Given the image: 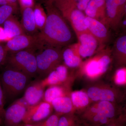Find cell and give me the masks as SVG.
Here are the masks:
<instances>
[{"instance_id":"1","label":"cell","mask_w":126,"mask_h":126,"mask_svg":"<svg viewBox=\"0 0 126 126\" xmlns=\"http://www.w3.org/2000/svg\"><path fill=\"white\" fill-rule=\"evenodd\" d=\"M47 18L43 31L38 35L43 46L61 48L70 44L73 36L65 18L54 4L52 0L45 2Z\"/></svg>"},{"instance_id":"2","label":"cell","mask_w":126,"mask_h":126,"mask_svg":"<svg viewBox=\"0 0 126 126\" xmlns=\"http://www.w3.org/2000/svg\"><path fill=\"white\" fill-rule=\"evenodd\" d=\"M31 78L24 73L6 65L0 75L6 103L14 101L24 92Z\"/></svg>"},{"instance_id":"3","label":"cell","mask_w":126,"mask_h":126,"mask_svg":"<svg viewBox=\"0 0 126 126\" xmlns=\"http://www.w3.org/2000/svg\"><path fill=\"white\" fill-rule=\"evenodd\" d=\"M5 64L31 78L38 75L36 55L33 50H24L8 54Z\"/></svg>"},{"instance_id":"4","label":"cell","mask_w":126,"mask_h":126,"mask_svg":"<svg viewBox=\"0 0 126 126\" xmlns=\"http://www.w3.org/2000/svg\"><path fill=\"white\" fill-rule=\"evenodd\" d=\"M35 54L38 75L41 78L47 77L50 73L59 65L63 58V52L60 48L43 46Z\"/></svg>"},{"instance_id":"5","label":"cell","mask_w":126,"mask_h":126,"mask_svg":"<svg viewBox=\"0 0 126 126\" xmlns=\"http://www.w3.org/2000/svg\"><path fill=\"white\" fill-rule=\"evenodd\" d=\"M106 24L114 30L121 27L126 9V0H106Z\"/></svg>"},{"instance_id":"6","label":"cell","mask_w":126,"mask_h":126,"mask_svg":"<svg viewBox=\"0 0 126 126\" xmlns=\"http://www.w3.org/2000/svg\"><path fill=\"white\" fill-rule=\"evenodd\" d=\"M55 6L63 17L70 22L77 36L89 32L84 23L86 16L82 11L75 6L68 5L58 4Z\"/></svg>"},{"instance_id":"7","label":"cell","mask_w":126,"mask_h":126,"mask_svg":"<svg viewBox=\"0 0 126 126\" xmlns=\"http://www.w3.org/2000/svg\"><path fill=\"white\" fill-rule=\"evenodd\" d=\"M29 106L23 98L13 102L5 109L2 126H19L23 123Z\"/></svg>"},{"instance_id":"8","label":"cell","mask_w":126,"mask_h":126,"mask_svg":"<svg viewBox=\"0 0 126 126\" xmlns=\"http://www.w3.org/2000/svg\"><path fill=\"white\" fill-rule=\"evenodd\" d=\"M89 97L93 101H107L118 104L126 100V94L116 88H104L93 87L88 89Z\"/></svg>"},{"instance_id":"9","label":"cell","mask_w":126,"mask_h":126,"mask_svg":"<svg viewBox=\"0 0 126 126\" xmlns=\"http://www.w3.org/2000/svg\"><path fill=\"white\" fill-rule=\"evenodd\" d=\"M5 46L8 53H11L24 50H31L34 51L36 49L40 48L43 46L38 36H31L24 34L10 39L7 41Z\"/></svg>"},{"instance_id":"10","label":"cell","mask_w":126,"mask_h":126,"mask_svg":"<svg viewBox=\"0 0 126 126\" xmlns=\"http://www.w3.org/2000/svg\"><path fill=\"white\" fill-rule=\"evenodd\" d=\"M52 107L51 104L44 101L28 107L23 122L33 124L45 120L50 116Z\"/></svg>"},{"instance_id":"11","label":"cell","mask_w":126,"mask_h":126,"mask_svg":"<svg viewBox=\"0 0 126 126\" xmlns=\"http://www.w3.org/2000/svg\"><path fill=\"white\" fill-rule=\"evenodd\" d=\"M79 43L75 44L79 56L86 58L92 56L97 47L98 41L89 32L77 35Z\"/></svg>"},{"instance_id":"12","label":"cell","mask_w":126,"mask_h":126,"mask_svg":"<svg viewBox=\"0 0 126 126\" xmlns=\"http://www.w3.org/2000/svg\"><path fill=\"white\" fill-rule=\"evenodd\" d=\"M84 23L88 31L98 43H103L107 40L108 38V31L103 23L96 19L86 16Z\"/></svg>"},{"instance_id":"13","label":"cell","mask_w":126,"mask_h":126,"mask_svg":"<svg viewBox=\"0 0 126 126\" xmlns=\"http://www.w3.org/2000/svg\"><path fill=\"white\" fill-rule=\"evenodd\" d=\"M106 0H91L85 13L86 16L94 18L106 24Z\"/></svg>"},{"instance_id":"14","label":"cell","mask_w":126,"mask_h":126,"mask_svg":"<svg viewBox=\"0 0 126 126\" xmlns=\"http://www.w3.org/2000/svg\"><path fill=\"white\" fill-rule=\"evenodd\" d=\"M44 88L40 82L31 84L25 90L23 98L29 107L34 106L40 102L44 97Z\"/></svg>"},{"instance_id":"15","label":"cell","mask_w":126,"mask_h":126,"mask_svg":"<svg viewBox=\"0 0 126 126\" xmlns=\"http://www.w3.org/2000/svg\"><path fill=\"white\" fill-rule=\"evenodd\" d=\"M21 24L26 34L37 36L39 32L34 18L33 8L28 7L21 10Z\"/></svg>"},{"instance_id":"16","label":"cell","mask_w":126,"mask_h":126,"mask_svg":"<svg viewBox=\"0 0 126 126\" xmlns=\"http://www.w3.org/2000/svg\"><path fill=\"white\" fill-rule=\"evenodd\" d=\"M112 53L117 66L121 67L126 65V32L117 39Z\"/></svg>"},{"instance_id":"17","label":"cell","mask_w":126,"mask_h":126,"mask_svg":"<svg viewBox=\"0 0 126 126\" xmlns=\"http://www.w3.org/2000/svg\"><path fill=\"white\" fill-rule=\"evenodd\" d=\"M67 68L63 65H59L40 82L44 87L48 86H53L64 81L67 76Z\"/></svg>"},{"instance_id":"18","label":"cell","mask_w":126,"mask_h":126,"mask_svg":"<svg viewBox=\"0 0 126 126\" xmlns=\"http://www.w3.org/2000/svg\"><path fill=\"white\" fill-rule=\"evenodd\" d=\"M110 63L107 56H102L98 60H93L89 62L86 67L87 74L91 77L97 76L105 73Z\"/></svg>"},{"instance_id":"19","label":"cell","mask_w":126,"mask_h":126,"mask_svg":"<svg viewBox=\"0 0 126 126\" xmlns=\"http://www.w3.org/2000/svg\"><path fill=\"white\" fill-rule=\"evenodd\" d=\"M3 25L4 31L10 39L15 36L26 34L21 23L13 15L5 21Z\"/></svg>"},{"instance_id":"20","label":"cell","mask_w":126,"mask_h":126,"mask_svg":"<svg viewBox=\"0 0 126 126\" xmlns=\"http://www.w3.org/2000/svg\"><path fill=\"white\" fill-rule=\"evenodd\" d=\"M79 56L75 45L69 46L63 52L64 61L69 67H76L79 65L81 63Z\"/></svg>"},{"instance_id":"21","label":"cell","mask_w":126,"mask_h":126,"mask_svg":"<svg viewBox=\"0 0 126 126\" xmlns=\"http://www.w3.org/2000/svg\"><path fill=\"white\" fill-rule=\"evenodd\" d=\"M51 104L57 113L59 115L72 112L73 104L71 98L69 97H59L54 99Z\"/></svg>"},{"instance_id":"22","label":"cell","mask_w":126,"mask_h":126,"mask_svg":"<svg viewBox=\"0 0 126 126\" xmlns=\"http://www.w3.org/2000/svg\"><path fill=\"white\" fill-rule=\"evenodd\" d=\"M34 18L36 26L40 32L43 31L45 26L47 16L46 12L40 4H36L33 7Z\"/></svg>"},{"instance_id":"23","label":"cell","mask_w":126,"mask_h":126,"mask_svg":"<svg viewBox=\"0 0 126 126\" xmlns=\"http://www.w3.org/2000/svg\"><path fill=\"white\" fill-rule=\"evenodd\" d=\"M71 99L73 105L78 108L84 107L89 103L87 94L82 91H75L72 93Z\"/></svg>"},{"instance_id":"24","label":"cell","mask_w":126,"mask_h":126,"mask_svg":"<svg viewBox=\"0 0 126 126\" xmlns=\"http://www.w3.org/2000/svg\"><path fill=\"white\" fill-rule=\"evenodd\" d=\"M63 92L61 88L52 86L46 90L43 98L44 101L51 104L54 99L59 97L63 96Z\"/></svg>"},{"instance_id":"25","label":"cell","mask_w":126,"mask_h":126,"mask_svg":"<svg viewBox=\"0 0 126 126\" xmlns=\"http://www.w3.org/2000/svg\"><path fill=\"white\" fill-rule=\"evenodd\" d=\"M79 121L73 112H70L60 117L58 126H80Z\"/></svg>"},{"instance_id":"26","label":"cell","mask_w":126,"mask_h":126,"mask_svg":"<svg viewBox=\"0 0 126 126\" xmlns=\"http://www.w3.org/2000/svg\"><path fill=\"white\" fill-rule=\"evenodd\" d=\"M17 10L11 6L0 5V25H3L5 21Z\"/></svg>"},{"instance_id":"27","label":"cell","mask_w":126,"mask_h":126,"mask_svg":"<svg viewBox=\"0 0 126 126\" xmlns=\"http://www.w3.org/2000/svg\"><path fill=\"white\" fill-rule=\"evenodd\" d=\"M60 116L57 113L53 114L45 120L33 125L35 126H58Z\"/></svg>"},{"instance_id":"28","label":"cell","mask_w":126,"mask_h":126,"mask_svg":"<svg viewBox=\"0 0 126 126\" xmlns=\"http://www.w3.org/2000/svg\"><path fill=\"white\" fill-rule=\"evenodd\" d=\"M5 104V100L4 92L0 81V117L2 119L3 121L5 109L4 108Z\"/></svg>"},{"instance_id":"29","label":"cell","mask_w":126,"mask_h":126,"mask_svg":"<svg viewBox=\"0 0 126 126\" xmlns=\"http://www.w3.org/2000/svg\"><path fill=\"white\" fill-rule=\"evenodd\" d=\"M102 126H126V115L124 113L113 121Z\"/></svg>"},{"instance_id":"30","label":"cell","mask_w":126,"mask_h":126,"mask_svg":"<svg viewBox=\"0 0 126 126\" xmlns=\"http://www.w3.org/2000/svg\"><path fill=\"white\" fill-rule=\"evenodd\" d=\"M126 80V71L123 69L118 70L116 74L115 81L118 84L124 83Z\"/></svg>"},{"instance_id":"31","label":"cell","mask_w":126,"mask_h":126,"mask_svg":"<svg viewBox=\"0 0 126 126\" xmlns=\"http://www.w3.org/2000/svg\"><path fill=\"white\" fill-rule=\"evenodd\" d=\"M21 10L28 7L33 8L34 6V0H18Z\"/></svg>"},{"instance_id":"32","label":"cell","mask_w":126,"mask_h":126,"mask_svg":"<svg viewBox=\"0 0 126 126\" xmlns=\"http://www.w3.org/2000/svg\"><path fill=\"white\" fill-rule=\"evenodd\" d=\"M8 53L5 46L0 45V66L5 64Z\"/></svg>"},{"instance_id":"33","label":"cell","mask_w":126,"mask_h":126,"mask_svg":"<svg viewBox=\"0 0 126 126\" xmlns=\"http://www.w3.org/2000/svg\"><path fill=\"white\" fill-rule=\"evenodd\" d=\"M18 0H0V5H10L18 10L19 5Z\"/></svg>"},{"instance_id":"34","label":"cell","mask_w":126,"mask_h":126,"mask_svg":"<svg viewBox=\"0 0 126 126\" xmlns=\"http://www.w3.org/2000/svg\"><path fill=\"white\" fill-rule=\"evenodd\" d=\"M90 0H79L77 4V8L81 11H84Z\"/></svg>"},{"instance_id":"35","label":"cell","mask_w":126,"mask_h":126,"mask_svg":"<svg viewBox=\"0 0 126 126\" xmlns=\"http://www.w3.org/2000/svg\"><path fill=\"white\" fill-rule=\"evenodd\" d=\"M10 39L4 31L3 28L0 27V42L10 40Z\"/></svg>"},{"instance_id":"36","label":"cell","mask_w":126,"mask_h":126,"mask_svg":"<svg viewBox=\"0 0 126 126\" xmlns=\"http://www.w3.org/2000/svg\"><path fill=\"white\" fill-rule=\"evenodd\" d=\"M121 26L126 30V9L125 14H124V16H123L122 20Z\"/></svg>"},{"instance_id":"37","label":"cell","mask_w":126,"mask_h":126,"mask_svg":"<svg viewBox=\"0 0 126 126\" xmlns=\"http://www.w3.org/2000/svg\"><path fill=\"white\" fill-rule=\"evenodd\" d=\"M19 126H35L33 124H29V123H22L21 124H20Z\"/></svg>"},{"instance_id":"38","label":"cell","mask_w":126,"mask_h":126,"mask_svg":"<svg viewBox=\"0 0 126 126\" xmlns=\"http://www.w3.org/2000/svg\"><path fill=\"white\" fill-rule=\"evenodd\" d=\"M3 124V120L0 117V126H2Z\"/></svg>"},{"instance_id":"39","label":"cell","mask_w":126,"mask_h":126,"mask_svg":"<svg viewBox=\"0 0 126 126\" xmlns=\"http://www.w3.org/2000/svg\"><path fill=\"white\" fill-rule=\"evenodd\" d=\"M124 113H125V115H126V110L124 111Z\"/></svg>"}]
</instances>
